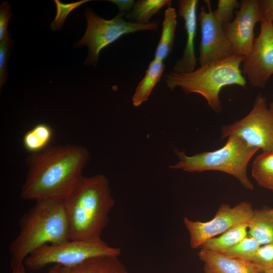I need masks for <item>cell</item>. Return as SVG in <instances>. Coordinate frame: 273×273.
Returning <instances> with one entry per match:
<instances>
[{
	"mask_svg": "<svg viewBox=\"0 0 273 273\" xmlns=\"http://www.w3.org/2000/svg\"><path fill=\"white\" fill-rule=\"evenodd\" d=\"M48 273H76L74 267L55 264L51 267Z\"/></svg>",
	"mask_w": 273,
	"mask_h": 273,
	"instance_id": "cell-31",
	"label": "cell"
},
{
	"mask_svg": "<svg viewBox=\"0 0 273 273\" xmlns=\"http://www.w3.org/2000/svg\"><path fill=\"white\" fill-rule=\"evenodd\" d=\"M231 135L239 136L263 152L273 151V101L267 105L266 98L258 94L248 115L221 128V139Z\"/></svg>",
	"mask_w": 273,
	"mask_h": 273,
	"instance_id": "cell-8",
	"label": "cell"
},
{
	"mask_svg": "<svg viewBox=\"0 0 273 273\" xmlns=\"http://www.w3.org/2000/svg\"><path fill=\"white\" fill-rule=\"evenodd\" d=\"M11 268L12 273H26L24 263L18 265H11Z\"/></svg>",
	"mask_w": 273,
	"mask_h": 273,
	"instance_id": "cell-32",
	"label": "cell"
},
{
	"mask_svg": "<svg viewBox=\"0 0 273 273\" xmlns=\"http://www.w3.org/2000/svg\"><path fill=\"white\" fill-rule=\"evenodd\" d=\"M249 223L234 226L218 237L205 242L201 249L212 252L223 253L242 241L248 235Z\"/></svg>",
	"mask_w": 273,
	"mask_h": 273,
	"instance_id": "cell-18",
	"label": "cell"
},
{
	"mask_svg": "<svg viewBox=\"0 0 273 273\" xmlns=\"http://www.w3.org/2000/svg\"><path fill=\"white\" fill-rule=\"evenodd\" d=\"M262 19L273 22V0H259Z\"/></svg>",
	"mask_w": 273,
	"mask_h": 273,
	"instance_id": "cell-29",
	"label": "cell"
},
{
	"mask_svg": "<svg viewBox=\"0 0 273 273\" xmlns=\"http://www.w3.org/2000/svg\"><path fill=\"white\" fill-rule=\"evenodd\" d=\"M86 149L77 145L49 146L31 154L21 196L26 200H64L83 176Z\"/></svg>",
	"mask_w": 273,
	"mask_h": 273,
	"instance_id": "cell-1",
	"label": "cell"
},
{
	"mask_svg": "<svg viewBox=\"0 0 273 273\" xmlns=\"http://www.w3.org/2000/svg\"><path fill=\"white\" fill-rule=\"evenodd\" d=\"M20 231L9 247L11 265L24 263L32 252L46 244L69 240L64 200L40 199L20 218Z\"/></svg>",
	"mask_w": 273,
	"mask_h": 273,
	"instance_id": "cell-3",
	"label": "cell"
},
{
	"mask_svg": "<svg viewBox=\"0 0 273 273\" xmlns=\"http://www.w3.org/2000/svg\"><path fill=\"white\" fill-rule=\"evenodd\" d=\"M262 20L259 0L241 1L235 18L223 26L234 54L246 57L250 54L255 40V26Z\"/></svg>",
	"mask_w": 273,
	"mask_h": 273,
	"instance_id": "cell-12",
	"label": "cell"
},
{
	"mask_svg": "<svg viewBox=\"0 0 273 273\" xmlns=\"http://www.w3.org/2000/svg\"><path fill=\"white\" fill-rule=\"evenodd\" d=\"M116 256L88 259L74 267L76 273H129Z\"/></svg>",
	"mask_w": 273,
	"mask_h": 273,
	"instance_id": "cell-19",
	"label": "cell"
},
{
	"mask_svg": "<svg viewBox=\"0 0 273 273\" xmlns=\"http://www.w3.org/2000/svg\"><path fill=\"white\" fill-rule=\"evenodd\" d=\"M244 58L234 54L200 66L191 72L178 73L171 71L164 74V79L171 90L179 87L186 94H200L213 111L219 112L221 111L219 93L223 87L237 85L246 88L247 81L240 68Z\"/></svg>",
	"mask_w": 273,
	"mask_h": 273,
	"instance_id": "cell-4",
	"label": "cell"
},
{
	"mask_svg": "<svg viewBox=\"0 0 273 273\" xmlns=\"http://www.w3.org/2000/svg\"><path fill=\"white\" fill-rule=\"evenodd\" d=\"M241 71L252 86H266L273 75V22L261 21L259 34L242 63Z\"/></svg>",
	"mask_w": 273,
	"mask_h": 273,
	"instance_id": "cell-10",
	"label": "cell"
},
{
	"mask_svg": "<svg viewBox=\"0 0 273 273\" xmlns=\"http://www.w3.org/2000/svg\"><path fill=\"white\" fill-rule=\"evenodd\" d=\"M254 209L251 203L242 201L233 207L221 204L214 216L207 221H193L184 217V223L190 236V246L201 247L207 240L221 235L238 224L249 223Z\"/></svg>",
	"mask_w": 273,
	"mask_h": 273,
	"instance_id": "cell-9",
	"label": "cell"
},
{
	"mask_svg": "<svg viewBox=\"0 0 273 273\" xmlns=\"http://www.w3.org/2000/svg\"><path fill=\"white\" fill-rule=\"evenodd\" d=\"M53 136V131L50 125L39 123L25 133L23 146L31 154L36 153L49 147Z\"/></svg>",
	"mask_w": 273,
	"mask_h": 273,
	"instance_id": "cell-22",
	"label": "cell"
},
{
	"mask_svg": "<svg viewBox=\"0 0 273 273\" xmlns=\"http://www.w3.org/2000/svg\"><path fill=\"white\" fill-rule=\"evenodd\" d=\"M207 9L201 7L198 16L201 41L198 60L200 66L224 59L234 54L223 26L215 18L211 2L205 0Z\"/></svg>",
	"mask_w": 273,
	"mask_h": 273,
	"instance_id": "cell-11",
	"label": "cell"
},
{
	"mask_svg": "<svg viewBox=\"0 0 273 273\" xmlns=\"http://www.w3.org/2000/svg\"><path fill=\"white\" fill-rule=\"evenodd\" d=\"M177 26L175 9L168 7L164 13L161 36L155 53V59L163 61L172 52Z\"/></svg>",
	"mask_w": 273,
	"mask_h": 273,
	"instance_id": "cell-17",
	"label": "cell"
},
{
	"mask_svg": "<svg viewBox=\"0 0 273 273\" xmlns=\"http://www.w3.org/2000/svg\"><path fill=\"white\" fill-rule=\"evenodd\" d=\"M171 0H139L134 3L132 10L126 16L131 22L146 24L164 6H171Z\"/></svg>",
	"mask_w": 273,
	"mask_h": 273,
	"instance_id": "cell-21",
	"label": "cell"
},
{
	"mask_svg": "<svg viewBox=\"0 0 273 273\" xmlns=\"http://www.w3.org/2000/svg\"><path fill=\"white\" fill-rule=\"evenodd\" d=\"M64 203L69 240L101 239L115 203L109 181L104 175L82 176Z\"/></svg>",
	"mask_w": 273,
	"mask_h": 273,
	"instance_id": "cell-2",
	"label": "cell"
},
{
	"mask_svg": "<svg viewBox=\"0 0 273 273\" xmlns=\"http://www.w3.org/2000/svg\"><path fill=\"white\" fill-rule=\"evenodd\" d=\"M198 0L178 1V13L184 20L187 41L183 55L172 67L178 73L191 72L195 70L197 58L195 51V38L197 31Z\"/></svg>",
	"mask_w": 273,
	"mask_h": 273,
	"instance_id": "cell-13",
	"label": "cell"
},
{
	"mask_svg": "<svg viewBox=\"0 0 273 273\" xmlns=\"http://www.w3.org/2000/svg\"><path fill=\"white\" fill-rule=\"evenodd\" d=\"M240 6V2L237 0H219L217 9L213 11V14L223 26L233 20L234 10Z\"/></svg>",
	"mask_w": 273,
	"mask_h": 273,
	"instance_id": "cell-24",
	"label": "cell"
},
{
	"mask_svg": "<svg viewBox=\"0 0 273 273\" xmlns=\"http://www.w3.org/2000/svg\"><path fill=\"white\" fill-rule=\"evenodd\" d=\"M258 150L249 146L240 137L231 135L223 147L213 151L189 156L184 151L175 149L179 161L169 167L190 172L221 171L235 177L245 189L253 190L247 169L250 160Z\"/></svg>",
	"mask_w": 273,
	"mask_h": 273,
	"instance_id": "cell-5",
	"label": "cell"
},
{
	"mask_svg": "<svg viewBox=\"0 0 273 273\" xmlns=\"http://www.w3.org/2000/svg\"><path fill=\"white\" fill-rule=\"evenodd\" d=\"M248 235L261 245L273 243V208L264 206L254 209Z\"/></svg>",
	"mask_w": 273,
	"mask_h": 273,
	"instance_id": "cell-15",
	"label": "cell"
},
{
	"mask_svg": "<svg viewBox=\"0 0 273 273\" xmlns=\"http://www.w3.org/2000/svg\"><path fill=\"white\" fill-rule=\"evenodd\" d=\"M251 262L263 272L273 268V243L261 245Z\"/></svg>",
	"mask_w": 273,
	"mask_h": 273,
	"instance_id": "cell-26",
	"label": "cell"
},
{
	"mask_svg": "<svg viewBox=\"0 0 273 273\" xmlns=\"http://www.w3.org/2000/svg\"><path fill=\"white\" fill-rule=\"evenodd\" d=\"M124 14V12H120L113 19L106 20L97 15L91 9H85L86 29L82 38L75 44L77 47L82 46L88 47L85 65L96 66L102 50L123 35L139 31H157L158 29V21L150 22L146 24L133 23L125 20L123 18Z\"/></svg>",
	"mask_w": 273,
	"mask_h": 273,
	"instance_id": "cell-7",
	"label": "cell"
},
{
	"mask_svg": "<svg viewBox=\"0 0 273 273\" xmlns=\"http://www.w3.org/2000/svg\"><path fill=\"white\" fill-rule=\"evenodd\" d=\"M119 248L108 245L101 239L95 240H69L58 244L44 245L28 255L24 265L31 270L40 269L50 264L74 267L96 257L119 256Z\"/></svg>",
	"mask_w": 273,
	"mask_h": 273,
	"instance_id": "cell-6",
	"label": "cell"
},
{
	"mask_svg": "<svg viewBox=\"0 0 273 273\" xmlns=\"http://www.w3.org/2000/svg\"><path fill=\"white\" fill-rule=\"evenodd\" d=\"M89 0H82L79 2L70 4H64L60 1H54L56 7V15L51 24L52 30H59L62 28L64 21L68 15L74 9L82 4L89 2Z\"/></svg>",
	"mask_w": 273,
	"mask_h": 273,
	"instance_id": "cell-25",
	"label": "cell"
},
{
	"mask_svg": "<svg viewBox=\"0 0 273 273\" xmlns=\"http://www.w3.org/2000/svg\"><path fill=\"white\" fill-rule=\"evenodd\" d=\"M0 88L7 82L8 76L7 62L13 41L9 32L7 36L0 41Z\"/></svg>",
	"mask_w": 273,
	"mask_h": 273,
	"instance_id": "cell-27",
	"label": "cell"
},
{
	"mask_svg": "<svg viewBox=\"0 0 273 273\" xmlns=\"http://www.w3.org/2000/svg\"><path fill=\"white\" fill-rule=\"evenodd\" d=\"M263 273H273V268L264 271Z\"/></svg>",
	"mask_w": 273,
	"mask_h": 273,
	"instance_id": "cell-33",
	"label": "cell"
},
{
	"mask_svg": "<svg viewBox=\"0 0 273 273\" xmlns=\"http://www.w3.org/2000/svg\"><path fill=\"white\" fill-rule=\"evenodd\" d=\"M198 256L204 263V273H263L251 261L221 253L201 249Z\"/></svg>",
	"mask_w": 273,
	"mask_h": 273,
	"instance_id": "cell-14",
	"label": "cell"
},
{
	"mask_svg": "<svg viewBox=\"0 0 273 273\" xmlns=\"http://www.w3.org/2000/svg\"><path fill=\"white\" fill-rule=\"evenodd\" d=\"M116 5L120 12L130 10L133 8L134 1L133 0H110L108 1Z\"/></svg>",
	"mask_w": 273,
	"mask_h": 273,
	"instance_id": "cell-30",
	"label": "cell"
},
{
	"mask_svg": "<svg viewBox=\"0 0 273 273\" xmlns=\"http://www.w3.org/2000/svg\"><path fill=\"white\" fill-rule=\"evenodd\" d=\"M10 9L11 6L7 1L4 2L0 6V41L3 40L9 33L7 27L13 16Z\"/></svg>",
	"mask_w": 273,
	"mask_h": 273,
	"instance_id": "cell-28",
	"label": "cell"
},
{
	"mask_svg": "<svg viewBox=\"0 0 273 273\" xmlns=\"http://www.w3.org/2000/svg\"><path fill=\"white\" fill-rule=\"evenodd\" d=\"M251 175L259 186L273 192V151L263 152L255 158Z\"/></svg>",
	"mask_w": 273,
	"mask_h": 273,
	"instance_id": "cell-20",
	"label": "cell"
},
{
	"mask_svg": "<svg viewBox=\"0 0 273 273\" xmlns=\"http://www.w3.org/2000/svg\"><path fill=\"white\" fill-rule=\"evenodd\" d=\"M260 246L255 238L248 235L237 244L221 253L251 262Z\"/></svg>",
	"mask_w": 273,
	"mask_h": 273,
	"instance_id": "cell-23",
	"label": "cell"
},
{
	"mask_svg": "<svg viewBox=\"0 0 273 273\" xmlns=\"http://www.w3.org/2000/svg\"><path fill=\"white\" fill-rule=\"evenodd\" d=\"M164 69L165 65L162 61L154 58L150 63L132 98L134 106L138 107L148 100L153 88L161 80Z\"/></svg>",
	"mask_w": 273,
	"mask_h": 273,
	"instance_id": "cell-16",
	"label": "cell"
}]
</instances>
